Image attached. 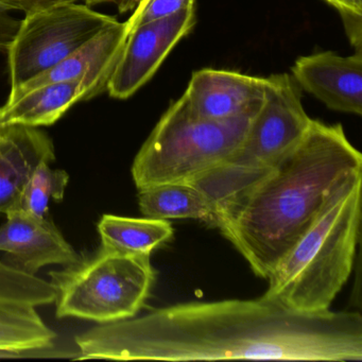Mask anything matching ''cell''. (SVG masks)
Here are the masks:
<instances>
[{
    "instance_id": "cell-22",
    "label": "cell",
    "mask_w": 362,
    "mask_h": 362,
    "mask_svg": "<svg viewBox=\"0 0 362 362\" xmlns=\"http://www.w3.org/2000/svg\"><path fill=\"white\" fill-rule=\"evenodd\" d=\"M84 1L88 7L99 5V4H113L117 7L120 14H124L134 11L141 0H84Z\"/></svg>"
},
{
    "instance_id": "cell-23",
    "label": "cell",
    "mask_w": 362,
    "mask_h": 362,
    "mask_svg": "<svg viewBox=\"0 0 362 362\" xmlns=\"http://www.w3.org/2000/svg\"><path fill=\"white\" fill-rule=\"evenodd\" d=\"M28 1L33 7V11H37V10L45 9V8L57 5V4L76 1V0H28Z\"/></svg>"
},
{
    "instance_id": "cell-16",
    "label": "cell",
    "mask_w": 362,
    "mask_h": 362,
    "mask_svg": "<svg viewBox=\"0 0 362 362\" xmlns=\"http://www.w3.org/2000/svg\"><path fill=\"white\" fill-rule=\"evenodd\" d=\"M139 206L145 217L154 219H192L211 226L215 206L194 186L163 184L139 190Z\"/></svg>"
},
{
    "instance_id": "cell-6",
    "label": "cell",
    "mask_w": 362,
    "mask_h": 362,
    "mask_svg": "<svg viewBox=\"0 0 362 362\" xmlns=\"http://www.w3.org/2000/svg\"><path fill=\"white\" fill-rule=\"evenodd\" d=\"M311 119L302 90L289 74L266 78V95L239 149L219 168L192 182L215 204L270 168L304 139Z\"/></svg>"
},
{
    "instance_id": "cell-17",
    "label": "cell",
    "mask_w": 362,
    "mask_h": 362,
    "mask_svg": "<svg viewBox=\"0 0 362 362\" xmlns=\"http://www.w3.org/2000/svg\"><path fill=\"white\" fill-rule=\"evenodd\" d=\"M56 338L37 307L0 302V349L23 353L52 349Z\"/></svg>"
},
{
    "instance_id": "cell-12",
    "label": "cell",
    "mask_w": 362,
    "mask_h": 362,
    "mask_svg": "<svg viewBox=\"0 0 362 362\" xmlns=\"http://www.w3.org/2000/svg\"><path fill=\"white\" fill-rule=\"evenodd\" d=\"M128 35L127 23L116 21L62 62L11 90L7 103L18 100L40 86L82 78L90 80L94 88V95L97 96L107 90V82L115 69Z\"/></svg>"
},
{
    "instance_id": "cell-24",
    "label": "cell",
    "mask_w": 362,
    "mask_h": 362,
    "mask_svg": "<svg viewBox=\"0 0 362 362\" xmlns=\"http://www.w3.org/2000/svg\"><path fill=\"white\" fill-rule=\"evenodd\" d=\"M4 1H5V0H0V6H1V4H3Z\"/></svg>"
},
{
    "instance_id": "cell-4",
    "label": "cell",
    "mask_w": 362,
    "mask_h": 362,
    "mask_svg": "<svg viewBox=\"0 0 362 362\" xmlns=\"http://www.w3.org/2000/svg\"><path fill=\"white\" fill-rule=\"evenodd\" d=\"M254 116L228 120L198 117L185 97L171 103L133 162L137 189L192 183L224 164L240 147Z\"/></svg>"
},
{
    "instance_id": "cell-11",
    "label": "cell",
    "mask_w": 362,
    "mask_h": 362,
    "mask_svg": "<svg viewBox=\"0 0 362 362\" xmlns=\"http://www.w3.org/2000/svg\"><path fill=\"white\" fill-rule=\"evenodd\" d=\"M0 226V251L10 256L8 264L35 274L48 264H75L80 256L49 217L39 218L22 209L8 211Z\"/></svg>"
},
{
    "instance_id": "cell-21",
    "label": "cell",
    "mask_w": 362,
    "mask_h": 362,
    "mask_svg": "<svg viewBox=\"0 0 362 362\" xmlns=\"http://www.w3.org/2000/svg\"><path fill=\"white\" fill-rule=\"evenodd\" d=\"M340 14L351 46L362 50V0H324Z\"/></svg>"
},
{
    "instance_id": "cell-10",
    "label": "cell",
    "mask_w": 362,
    "mask_h": 362,
    "mask_svg": "<svg viewBox=\"0 0 362 362\" xmlns=\"http://www.w3.org/2000/svg\"><path fill=\"white\" fill-rule=\"evenodd\" d=\"M300 90L328 109L362 115V50L341 57L332 52L300 57L291 69Z\"/></svg>"
},
{
    "instance_id": "cell-15",
    "label": "cell",
    "mask_w": 362,
    "mask_h": 362,
    "mask_svg": "<svg viewBox=\"0 0 362 362\" xmlns=\"http://www.w3.org/2000/svg\"><path fill=\"white\" fill-rule=\"evenodd\" d=\"M101 249L122 255H151L175 230L168 220L103 215L97 226Z\"/></svg>"
},
{
    "instance_id": "cell-1",
    "label": "cell",
    "mask_w": 362,
    "mask_h": 362,
    "mask_svg": "<svg viewBox=\"0 0 362 362\" xmlns=\"http://www.w3.org/2000/svg\"><path fill=\"white\" fill-rule=\"evenodd\" d=\"M76 344L78 360L361 361L362 317L298 313L264 296L182 303L99 324Z\"/></svg>"
},
{
    "instance_id": "cell-7",
    "label": "cell",
    "mask_w": 362,
    "mask_h": 362,
    "mask_svg": "<svg viewBox=\"0 0 362 362\" xmlns=\"http://www.w3.org/2000/svg\"><path fill=\"white\" fill-rule=\"evenodd\" d=\"M116 21L75 1L25 14L7 49L11 90L62 62Z\"/></svg>"
},
{
    "instance_id": "cell-2",
    "label": "cell",
    "mask_w": 362,
    "mask_h": 362,
    "mask_svg": "<svg viewBox=\"0 0 362 362\" xmlns=\"http://www.w3.org/2000/svg\"><path fill=\"white\" fill-rule=\"evenodd\" d=\"M362 175V156L340 124L311 122L300 144L215 203L211 226L267 279L313 226L329 197Z\"/></svg>"
},
{
    "instance_id": "cell-14",
    "label": "cell",
    "mask_w": 362,
    "mask_h": 362,
    "mask_svg": "<svg viewBox=\"0 0 362 362\" xmlns=\"http://www.w3.org/2000/svg\"><path fill=\"white\" fill-rule=\"evenodd\" d=\"M94 96V88L88 78L46 84L7 103L0 115V126H52L78 101Z\"/></svg>"
},
{
    "instance_id": "cell-3",
    "label": "cell",
    "mask_w": 362,
    "mask_h": 362,
    "mask_svg": "<svg viewBox=\"0 0 362 362\" xmlns=\"http://www.w3.org/2000/svg\"><path fill=\"white\" fill-rule=\"evenodd\" d=\"M362 175L343 183L269 275L264 298L298 311L329 310L353 271L361 223Z\"/></svg>"
},
{
    "instance_id": "cell-25",
    "label": "cell",
    "mask_w": 362,
    "mask_h": 362,
    "mask_svg": "<svg viewBox=\"0 0 362 362\" xmlns=\"http://www.w3.org/2000/svg\"><path fill=\"white\" fill-rule=\"evenodd\" d=\"M1 111H3V107H0V115H1Z\"/></svg>"
},
{
    "instance_id": "cell-13",
    "label": "cell",
    "mask_w": 362,
    "mask_h": 362,
    "mask_svg": "<svg viewBox=\"0 0 362 362\" xmlns=\"http://www.w3.org/2000/svg\"><path fill=\"white\" fill-rule=\"evenodd\" d=\"M54 160V143L44 131L25 124L0 126V213L18 209L33 171Z\"/></svg>"
},
{
    "instance_id": "cell-19",
    "label": "cell",
    "mask_w": 362,
    "mask_h": 362,
    "mask_svg": "<svg viewBox=\"0 0 362 362\" xmlns=\"http://www.w3.org/2000/svg\"><path fill=\"white\" fill-rule=\"evenodd\" d=\"M39 290V279L8 262H0V302L31 304Z\"/></svg>"
},
{
    "instance_id": "cell-18",
    "label": "cell",
    "mask_w": 362,
    "mask_h": 362,
    "mask_svg": "<svg viewBox=\"0 0 362 362\" xmlns=\"http://www.w3.org/2000/svg\"><path fill=\"white\" fill-rule=\"evenodd\" d=\"M66 171L52 169L49 162H42L25 185L18 209L39 218H47L49 202H60L69 184Z\"/></svg>"
},
{
    "instance_id": "cell-20",
    "label": "cell",
    "mask_w": 362,
    "mask_h": 362,
    "mask_svg": "<svg viewBox=\"0 0 362 362\" xmlns=\"http://www.w3.org/2000/svg\"><path fill=\"white\" fill-rule=\"evenodd\" d=\"M196 0H141L127 21L129 33L146 23L162 20L185 10L194 9Z\"/></svg>"
},
{
    "instance_id": "cell-5",
    "label": "cell",
    "mask_w": 362,
    "mask_h": 362,
    "mask_svg": "<svg viewBox=\"0 0 362 362\" xmlns=\"http://www.w3.org/2000/svg\"><path fill=\"white\" fill-rule=\"evenodd\" d=\"M56 289V315L98 324L136 317L156 283L151 255H96L49 273Z\"/></svg>"
},
{
    "instance_id": "cell-9",
    "label": "cell",
    "mask_w": 362,
    "mask_h": 362,
    "mask_svg": "<svg viewBox=\"0 0 362 362\" xmlns=\"http://www.w3.org/2000/svg\"><path fill=\"white\" fill-rule=\"evenodd\" d=\"M264 95L266 78L204 69L192 74L183 96L198 117L228 120L255 116Z\"/></svg>"
},
{
    "instance_id": "cell-8",
    "label": "cell",
    "mask_w": 362,
    "mask_h": 362,
    "mask_svg": "<svg viewBox=\"0 0 362 362\" xmlns=\"http://www.w3.org/2000/svg\"><path fill=\"white\" fill-rule=\"evenodd\" d=\"M194 23V9L185 10L131 30L107 82L110 96L122 100L133 96L153 77Z\"/></svg>"
}]
</instances>
